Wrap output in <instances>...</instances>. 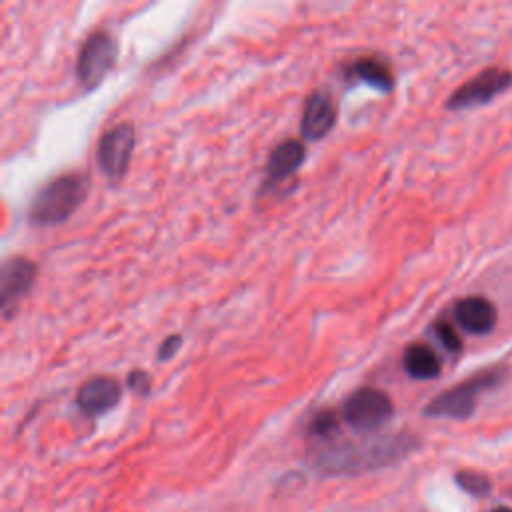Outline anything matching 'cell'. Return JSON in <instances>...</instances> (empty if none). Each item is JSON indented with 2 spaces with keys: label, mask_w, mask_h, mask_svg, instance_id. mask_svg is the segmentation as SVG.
<instances>
[{
  "label": "cell",
  "mask_w": 512,
  "mask_h": 512,
  "mask_svg": "<svg viewBox=\"0 0 512 512\" xmlns=\"http://www.w3.org/2000/svg\"><path fill=\"white\" fill-rule=\"evenodd\" d=\"M414 438L406 434L372 436L362 442H346L332 446L318 456V466L332 474H352L358 470H372L396 462L414 448Z\"/></svg>",
  "instance_id": "6da1fadb"
},
{
  "label": "cell",
  "mask_w": 512,
  "mask_h": 512,
  "mask_svg": "<svg viewBox=\"0 0 512 512\" xmlns=\"http://www.w3.org/2000/svg\"><path fill=\"white\" fill-rule=\"evenodd\" d=\"M88 178L80 172H66L46 182L28 206V222L34 226H56L66 222L86 200Z\"/></svg>",
  "instance_id": "7a4b0ae2"
},
{
  "label": "cell",
  "mask_w": 512,
  "mask_h": 512,
  "mask_svg": "<svg viewBox=\"0 0 512 512\" xmlns=\"http://www.w3.org/2000/svg\"><path fill=\"white\" fill-rule=\"evenodd\" d=\"M502 380L500 370H482L464 382L440 392L434 396L426 408L424 414L430 418H456L464 420L468 418L478 402V396L490 388H494Z\"/></svg>",
  "instance_id": "3957f363"
},
{
  "label": "cell",
  "mask_w": 512,
  "mask_h": 512,
  "mask_svg": "<svg viewBox=\"0 0 512 512\" xmlns=\"http://www.w3.org/2000/svg\"><path fill=\"white\" fill-rule=\"evenodd\" d=\"M118 58L116 38L106 30H92L78 48L76 56V80L90 92L102 84L106 74L114 68Z\"/></svg>",
  "instance_id": "277c9868"
},
{
  "label": "cell",
  "mask_w": 512,
  "mask_h": 512,
  "mask_svg": "<svg viewBox=\"0 0 512 512\" xmlns=\"http://www.w3.org/2000/svg\"><path fill=\"white\" fill-rule=\"evenodd\" d=\"M394 412L392 400L386 392L372 386H362L354 390L344 406L342 418L358 432H372L390 420Z\"/></svg>",
  "instance_id": "5b68a950"
},
{
  "label": "cell",
  "mask_w": 512,
  "mask_h": 512,
  "mask_svg": "<svg viewBox=\"0 0 512 512\" xmlns=\"http://www.w3.org/2000/svg\"><path fill=\"white\" fill-rule=\"evenodd\" d=\"M136 146V132L130 122H120L106 130L96 146V164L110 180H122L128 172Z\"/></svg>",
  "instance_id": "8992f818"
},
{
  "label": "cell",
  "mask_w": 512,
  "mask_h": 512,
  "mask_svg": "<svg viewBox=\"0 0 512 512\" xmlns=\"http://www.w3.org/2000/svg\"><path fill=\"white\" fill-rule=\"evenodd\" d=\"M512 84V74L504 68L490 66L472 76L468 82H464L460 88L452 92V96L446 102V108L450 110H466L476 108L482 104H488L494 100L500 92H504Z\"/></svg>",
  "instance_id": "52a82bcc"
},
{
  "label": "cell",
  "mask_w": 512,
  "mask_h": 512,
  "mask_svg": "<svg viewBox=\"0 0 512 512\" xmlns=\"http://www.w3.org/2000/svg\"><path fill=\"white\" fill-rule=\"evenodd\" d=\"M38 274L34 260L26 256H10L0 270V306L4 318H10L16 304L30 292Z\"/></svg>",
  "instance_id": "ba28073f"
},
{
  "label": "cell",
  "mask_w": 512,
  "mask_h": 512,
  "mask_svg": "<svg viewBox=\"0 0 512 512\" xmlns=\"http://www.w3.org/2000/svg\"><path fill=\"white\" fill-rule=\"evenodd\" d=\"M336 106L332 102V98L322 92L316 90L312 92L304 106H302V116H300V134L306 142H316L322 140L324 136H328L336 124Z\"/></svg>",
  "instance_id": "9c48e42d"
},
{
  "label": "cell",
  "mask_w": 512,
  "mask_h": 512,
  "mask_svg": "<svg viewBox=\"0 0 512 512\" xmlns=\"http://www.w3.org/2000/svg\"><path fill=\"white\" fill-rule=\"evenodd\" d=\"M304 158H306V144L302 140H296V138L282 140L268 156L262 190L274 188L280 182L288 180L304 164Z\"/></svg>",
  "instance_id": "30bf717a"
},
{
  "label": "cell",
  "mask_w": 512,
  "mask_h": 512,
  "mask_svg": "<svg viewBox=\"0 0 512 512\" xmlns=\"http://www.w3.org/2000/svg\"><path fill=\"white\" fill-rule=\"evenodd\" d=\"M120 396H122V388L116 378L94 376L80 386L76 394V404L84 414L100 416L110 408H114L120 402Z\"/></svg>",
  "instance_id": "8fae6325"
},
{
  "label": "cell",
  "mask_w": 512,
  "mask_h": 512,
  "mask_svg": "<svg viewBox=\"0 0 512 512\" xmlns=\"http://www.w3.org/2000/svg\"><path fill=\"white\" fill-rule=\"evenodd\" d=\"M456 322L470 334H488L498 320L496 306L482 296H466L454 306Z\"/></svg>",
  "instance_id": "7c38bea8"
},
{
  "label": "cell",
  "mask_w": 512,
  "mask_h": 512,
  "mask_svg": "<svg viewBox=\"0 0 512 512\" xmlns=\"http://www.w3.org/2000/svg\"><path fill=\"white\" fill-rule=\"evenodd\" d=\"M346 76L356 78L378 92H390L394 88L392 68L378 56H360L346 66Z\"/></svg>",
  "instance_id": "4fadbf2b"
},
{
  "label": "cell",
  "mask_w": 512,
  "mask_h": 512,
  "mask_svg": "<svg viewBox=\"0 0 512 512\" xmlns=\"http://www.w3.org/2000/svg\"><path fill=\"white\" fill-rule=\"evenodd\" d=\"M402 368L410 378L432 380L440 374L442 364L438 354L424 342H414L406 346L402 354Z\"/></svg>",
  "instance_id": "5bb4252c"
},
{
  "label": "cell",
  "mask_w": 512,
  "mask_h": 512,
  "mask_svg": "<svg viewBox=\"0 0 512 512\" xmlns=\"http://www.w3.org/2000/svg\"><path fill=\"white\" fill-rule=\"evenodd\" d=\"M456 482L460 484L462 490H466L474 496H486L490 492V480L480 472L462 470L456 474Z\"/></svg>",
  "instance_id": "9a60e30c"
},
{
  "label": "cell",
  "mask_w": 512,
  "mask_h": 512,
  "mask_svg": "<svg viewBox=\"0 0 512 512\" xmlns=\"http://www.w3.org/2000/svg\"><path fill=\"white\" fill-rule=\"evenodd\" d=\"M434 334H436V338L440 340V344H442L448 352H452V354H458V352H460L462 340H460L456 328H454L450 322L438 320V322L434 324Z\"/></svg>",
  "instance_id": "2e32d148"
},
{
  "label": "cell",
  "mask_w": 512,
  "mask_h": 512,
  "mask_svg": "<svg viewBox=\"0 0 512 512\" xmlns=\"http://www.w3.org/2000/svg\"><path fill=\"white\" fill-rule=\"evenodd\" d=\"M338 430V416L332 410H322L310 420V434L314 436H332Z\"/></svg>",
  "instance_id": "e0dca14e"
},
{
  "label": "cell",
  "mask_w": 512,
  "mask_h": 512,
  "mask_svg": "<svg viewBox=\"0 0 512 512\" xmlns=\"http://www.w3.org/2000/svg\"><path fill=\"white\" fill-rule=\"evenodd\" d=\"M126 384H128V388H130L134 394L146 396V394L150 392V388H152V378H150V374H148L146 370L136 368V370H132V372L128 374Z\"/></svg>",
  "instance_id": "ac0fdd59"
},
{
  "label": "cell",
  "mask_w": 512,
  "mask_h": 512,
  "mask_svg": "<svg viewBox=\"0 0 512 512\" xmlns=\"http://www.w3.org/2000/svg\"><path fill=\"white\" fill-rule=\"evenodd\" d=\"M182 346V336L180 334H170L166 336L160 346H158V360H170L172 356H176V352Z\"/></svg>",
  "instance_id": "d6986e66"
},
{
  "label": "cell",
  "mask_w": 512,
  "mask_h": 512,
  "mask_svg": "<svg viewBox=\"0 0 512 512\" xmlns=\"http://www.w3.org/2000/svg\"><path fill=\"white\" fill-rule=\"evenodd\" d=\"M492 512H512V508H508V506H496Z\"/></svg>",
  "instance_id": "ffe728a7"
}]
</instances>
